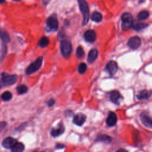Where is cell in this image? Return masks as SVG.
Wrapping results in <instances>:
<instances>
[{
	"mask_svg": "<svg viewBox=\"0 0 152 152\" xmlns=\"http://www.w3.org/2000/svg\"><path fill=\"white\" fill-rule=\"evenodd\" d=\"M86 116L83 113H77L74 116L73 122L78 126L82 125L86 121Z\"/></svg>",
	"mask_w": 152,
	"mask_h": 152,
	"instance_id": "30bf717a",
	"label": "cell"
},
{
	"mask_svg": "<svg viewBox=\"0 0 152 152\" xmlns=\"http://www.w3.org/2000/svg\"><path fill=\"white\" fill-rule=\"evenodd\" d=\"M98 56V51L96 49L91 50L88 55L87 57V61L89 63H92L94 62Z\"/></svg>",
	"mask_w": 152,
	"mask_h": 152,
	"instance_id": "2e32d148",
	"label": "cell"
},
{
	"mask_svg": "<svg viewBox=\"0 0 152 152\" xmlns=\"http://www.w3.org/2000/svg\"><path fill=\"white\" fill-rule=\"evenodd\" d=\"M117 122V116L116 115L112 112H109L108 118L107 119V124L109 127L114 126Z\"/></svg>",
	"mask_w": 152,
	"mask_h": 152,
	"instance_id": "4fadbf2b",
	"label": "cell"
},
{
	"mask_svg": "<svg viewBox=\"0 0 152 152\" xmlns=\"http://www.w3.org/2000/svg\"><path fill=\"white\" fill-rule=\"evenodd\" d=\"M55 103V101L54 99H50V100L47 102V104H48V105L49 107H52V106H53V105H54Z\"/></svg>",
	"mask_w": 152,
	"mask_h": 152,
	"instance_id": "f1b7e54d",
	"label": "cell"
},
{
	"mask_svg": "<svg viewBox=\"0 0 152 152\" xmlns=\"http://www.w3.org/2000/svg\"><path fill=\"white\" fill-rule=\"evenodd\" d=\"M85 39L88 42H94L96 39L95 32L93 30H88L86 31L85 33Z\"/></svg>",
	"mask_w": 152,
	"mask_h": 152,
	"instance_id": "9c48e42d",
	"label": "cell"
},
{
	"mask_svg": "<svg viewBox=\"0 0 152 152\" xmlns=\"http://www.w3.org/2000/svg\"><path fill=\"white\" fill-rule=\"evenodd\" d=\"M122 20V28L124 30L130 29L133 27V19L130 13H124L121 17Z\"/></svg>",
	"mask_w": 152,
	"mask_h": 152,
	"instance_id": "7a4b0ae2",
	"label": "cell"
},
{
	"mask_svg": "<svg viewBox=\"0 0 152 152\" xmlns=\"http://www.w3.org/2000/svg\"><path fill=\"white\" fill-rule=\"evenodd\" d=\"M127 151V150H124V149H120V150H118V151Z\"/></svg>",
	"mask_w": 152,
	"mask_h": 152,
	"instance_id": "1f68e13d",
	"label": "cell"
},
{
	"mask_svg": "<svg viewBox=\"0 0 152 152\" xmlns=\"http://www.w3.org/2000/svg\"><path fill=\"white\" fill-rule=\"evenodd\" d=\"M149 16V13L147 11H142L137 15V19L139 20H144Z\"/></svg>",
	"mask_w": 152,
	"mask_h": 152,
	"instance_id": "cb8c5ba5",
	"label": "cell"
},
{
	"mask_svg": "<svg viewBox=\"0 0 152 152\" xmlns=\"http://www.w3.org/2000/svg\"><path fill=\"white\" fill-rule=\"evenodd\" d=\"M109 98L111 100L113 103H115L116 105H118L120 103L121 99L122 98L120 92L116 90H113L111 92Z\"/></svg>",
	"mask_w": 152,
	"mask_h": 152,
	"instance_id": "7c38bea8",
	"label": "cell"
},
{
	"mask_svg": "<svg viewBox=\"0 0 152 152\" xmlns=\"http://www.w3.org/2000/svg\"><path fill=\"white\" fill-rule=\"evenodd\" d=\"M12 98V94L10 91H5L1 95V99L4 101H8Z\"/></svg>",
	"mask_w": 152,
	"mask_h": 152,
	"instance_id": "484cf974",
	"label": "cell"
},
{
	"mask_svg": "<svg viewBox=\"0 0 152 152\" xmlns=\"http://www.w3.org/2000/svg\"><path fill=\"white\" fill-rule=\"evenodd\" d=\"M46 25L52 31H56L58 28V21L56 17H50L46 20Z\"/></svg>",
	"mask_w": 152,
	"mask_h": 152,
	"instance_id": "52a82bcc",
	"label": "cell"
},
{
	"mask_svg": "<svg viewBox=\"0 0 152 152\" xmlns=\"http://www.w3.org/2000/svg\"><path fill=\"white\" fill-rule=\"evenodd\" d=\"M64 127L62 124H59L57 128H54L51 131V134L52 137H56L60 135L64 132Z\"/></svg>",
	"mask_w": 152,
	"mask_h": 152,
	"instance_id": "9a60e30c",
	"label": "cell"
},
{
	"mask_svg": "<svg viewBox=\"0 0 152 152\" xmlns=\"http://www.w3.org/2000/svg\"><path fill=\"white\" fill-rule=\"evenodd\" d=\"M102 15L101 13L99 12H95L93 13L91 16V19L93 21H94L95 22H100L102 20Z\"/></svg>",
	"mask_w": 152,
	"mask_h": 152,
	"instance_id": "7402d4cb",
	"label": "cell"
},
{
	"mask_svg": "<svg viewBox=\"0 0 152 152\" xmlns=\"http://www.w3.org/2000/svg\"><path fill=\"white\" fill-rule=\"evenodd\" d=\"M106 69L110 75L113 76L115 74L118 69L117 63L113 61H109L106 66Z\"/></svg>",
	"mask_w": 152,
	"mask_h": 152,
	"instance_id": "ba28073f",
	"label": "cell"
},
{
	"mask_svg": "<svg viewBox=\"0 0 152 152\" xmlns=\"http://www.w3.org/2000/svg\"><path fill=\"white\" fill-rule=\"evenodd\" d=\"M17 143V140L13 138L7 137L5 138L2 143L3 146L6 149H11L12 148L14 144Z\"/></svg>",
	"mask_w": 152,
	"mask_h": 152,
	"instance_id": "8fae6325",
	"label": "cell"
},
{
	"mask_svg": "<svg viewBox=\"0 0 152 152\" xmlns=\"http://www.w3.org/2000/svg\"><path fill=\"white\" fill-rule=\"evenodd\" d=\"M60 50L63 56L68 58L72 52V45L69 41H63L61 42Z\"/></svg>",
	"mask_w": 152,
	"mask_h": 152,
	"instance_id": "5b68a950",
	"label": "cell"
},
{
	"mask_svg": "<svg viewBox=\"0 0 152 152\" xmlns=\"http://www.w3.org/2000/svg\"><path fill=\"white\" fill-rule=\"evenodd\" d=\"M25 149V146L21 143H16L14 146L11 148V150L13 152H21Z\"/></svg>",
	"mask_w": 152,
	"mask_h": 152,
	"instance_id": "ac0fdd59",
	"label": "cell"
},
{
	"mask_svg": "<svg viewBox=\"0 0 152 152\" xmlns=\"http://www.w3.org/2000/svg\"><path fill=\"white\" fill-rule=\"evenodd\" d=\"M142 41L138 36H133L128 41V45L129 47L133 50H137L138 49L140 46L141 45Z\"/></svg>",
	"mask_w": 152,
	"mask_h": 152,
	"instance_id": "8992f818",
	"label": "cell"
},
{
	"mask_svg": "<svg viewBox=\"0 0 152 152\" xmlns=\"http://www.w3.org/2000/svg\"><path fill=\"white\" fill-rule=\"evenodd\" d=\"M140 120H141L143 124L146 127L152 128V120L149 116L144 113H142V115H140Z\"/></svg>",
	"mask_w": 152,
	"mask_h": 152,
	"instance_id": "5bb4252c",
	"label": "cell"
},
{
	"mask_svg": "<svg viewBox=\"0 0 152 152\" xmlns=\"http://www.w3.org/2000/svg\"><path fill=\"white\" fill-rule=\"evenodd\" d=\"M0 38L4 43H8L10 42V36L8 34L3 30H0Z\"/></svg>",
	"mask_w": 152,
	"mask_h": 152,
	"instance_id": "d6986e66",
	"label": "cell"
},
{
	"mask_svg": "<svg viewBox=\"0 0 152 152\" xmlns=\"http://www.w3.org/2000/svg\"><path fill=\"white\" fill-rule=\"evenodd\" d=\"M14 1H20V0H14Z\"/></svg>",
	"mask_w": 152,
	"mask_h": 152,
	"instance_id": "836d02e7",
	"label": "cell"
},
{
	"mask_svg": "<svg viewBox=\"0 0 152 152\" xmlns=\"http://www.w3.org/2000/svg\"><path fill=\"white\" fill-rule=\"evenodd\" d=\"M50 40L47 37H42L39 41V45L41 48H45L49 45Z\"/></svg>",
	"mask_w": 152,
	"mask_h": 152,
	"instance_id": "44dd1931",
	"label": "cell"
},
{
	"mask_svg": "<svg viewBox=\"0 0 152 152\" xmlns=\"http://www.w3.org/2000/svg\"><path fill=\"white\" fill-rule=\"evenodd\" d=\"M147 26V25L145 24V23H133L132 28H133V29L134 30H135L137 31H139V30H141L144 29Z\"/></svg>",
	"mask_w": 152,
	"mask_h": 152,
	"instance_id": "ffe728a7",
	"label": "cell"
},
{
	"mask_svg": "<svg viewBox=\"0 0 152 152\" xmlns=\"http://www.w3.org/2000/svg\"><path fill=\"white\" fill-rule=\"evenodd\" d=\"M17 80L16 75H10L6 73L1 74V83L4 86H10L14 84Z\"/></svg>",
	"mask_w": 152,
	"mask_h": 152,
	"instance_id": "277c9868",
	"label": "cell"
},
{
	"mask_svg": "<svg viewBox=\"0 0 152 152\" xmlns=\"http://www.w3.org/2000/svg\"><path fill=\"white\" fill-rule=\"evenodd\" d=\"M4 3V0H0V3Z\"/></svg>",
	"mask_w": 152,
	"mask_h": 152,
	"instance_id": "d6a6232c",
	"label": "cell"
},
{
	"mask_svg": "<svg viewBox=\"0 0 152 152\" xmlns=\"http://www.w3.org/2000/svg\"><path fill=\"white\" fill-rule=\"evenodd\" d=\"M97 140L98 141H100V142H103L105 143H111L112 139L109 136H108L107 135H100L98 137Z\"/></svg>",
	"mask_w": 152,
	"mask_h": 152,
	"instance_id": "603a6c76",
	"label": "cell"
},
{
	"mask_svg": "<svg viewBox=\"0 0 152 152\" xmlns=\"http://www.w3.org/2000/svg\"><path fill=\"white\" fill-rule=\"evenodd\" d=\"M78 3L81 14L83 15V25H86L89 20V8L86 0H78Z\"/></svg>",
	"mask_w": 152,
	"mask_h": 152,
	"instance_id": "6da1fadb",
	"label": "cell"
},
{
	"mask_svg": "<svg viewBox=\"0 0 152 152\" xmlns=\"http://www.w3.org/2000/svg\"><path fill=\"white\" fill-rule=\"evenodd\" d=\"M28 87L24 85H19L16 90H17V91L18 92L19 94H20V95H22V94H24V93H26L28 91Z\"/></svg>",
	"mask_w": 152,
	"mask_h": 152,
	"instance_id": "d4e9b609",
	"label": "cell"
},
{
	"mask_svg": "<svg viewBox=\"0 0 152 152\" xmlns=\"http://www.w3.org/2000/svg\"><path fill=\"white\" fill-rule=\"evenodd\" d=\"M151 95V91L147 90H143L137 95V98L139 100H146L150 97Z\"/></svg>",
	"mask_w": 152,
	"mask_h": 152,
	"instance_id": "e0dca14e",
	"label": "cell"
},
{
	"mask_svg": "<svg viewBox=\"0 0 152 152\" xmlns=\"http://www.w3.org/2000/svg\"><path fill=\"white\" fill-rule=\"evenodd\" d=\"M43 1L45 4H47L50 1V0H43Z\"/></svg>",
	"mask_w": 152,
	"mask_h": 152,
	"instance_id": "4dcf8cb0",
	"label": "cell"
},
{
	"mask_svg": "<svg viewBox=\"0 0 152 152\" xmlns=\"http://www.w3.org/2000/svg\"><path fill=\"white\" fill-rule=\"evenodd\" d=\"M64 146L63 145H61V144H57L56 147L57 149H59V148H62V147L64 148Z\"/></svg>",
	"mask_w": 152,
	"mask_h": 152,
	"instance_id": "f546056e",
	"label": "cell"
},
{
	"mask_svg": "<svg viewBox=\"0 0 152 152\" xmlns=\"http://www.w3.org/2000/svg\"><path fill=\"white\" fill-rule=\"evenodd\" d=\"M76 55L77 58H81L84 56L85 52L81 46H78V47L77 48V51H76Z\"/></svg>",
	"mask_w": 152,
	"mask_h": 152,
	"instance_id": "4316f807",
	"label": "cell"
},
{
	"mask_svg": "<svg viewBox=\"0 0 152 152\" xmlns=\"http://www.w3.org/2000/svg\"><path fill=\"white\" fill-rule=\"evenodd\" d=\"M87 69V65L85 63H81L78 68V71L80 74H84Z\"/></svg>",
	"mask_w": 152,
	"mask_h": 152,
	"instance_id": "83f0119b",
	"label": "cell"
},
{
	"mask_svg": "<svg viewBox=\"0 0 152 152\" xmlns=\"http://www.w3.org/2000/svg\"><path fill=\"white\" fill-rule=\"evenodd\" d=\"M43 62V58L42 56H39L36 60H35L33 63H32L26 69V73L28 75L32 74L38 70L40 69L42 66Z\"/></svg>",
	"mask_w": 152,
	"mask_h": 152,
	"instance_id": "3957f363",
	"label": "cell"
}]
</instances>
